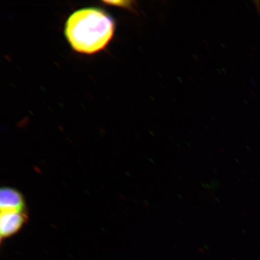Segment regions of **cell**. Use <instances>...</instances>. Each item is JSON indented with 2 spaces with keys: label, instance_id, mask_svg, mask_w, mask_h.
Segmentation results:
<instances>
[{
  "label": "cell",
  "instance_id": "cell-1",
  "mask_svg": "<svg viewBox=\"0 0 260 260\" xmlns=\"http://www.w3.org/2000/svg\"><path fill=\"white\" fill-rule=\"evenodd\" d=\"M115 22L102 9L85 8L71 15L64 34L71 46L81 54H93L105 49L115 34Z\"/></svg>",
  "mask_w": 260,
  "mask_h": 260
},
{
  "label": "cell",
  "instance_id": "cell-2",
  "mask_svg": "<svg viewBox=\"0 0 260 260\" xmlns=\"http://www.w3.org/2000/svg\"><path fill=\"white\" fill-rule=\"evenodd\" d=\"M27 216L25 212L2 211L0 216V236L3 239L9 238L17 233L23 226Z\"/></svg>",
  "mask_w": 260,
  "mask_h": 260
},
{
  "label": "cell",
  "instance_id": "cell-3",
  "mask_svg": "<svg viewBox=\"0 0 260 260\" xmlns=\"http://www.w3.org/2000/svg\"><path fill=\"white\" fill-rule=\"evenodd\" d=\"M0 209L2 211L25 212V202L22 194L11 188H2L0 191Z\"/></svg>",
  "mask_w": 260,
  "mask_h": 260
}]
</instances>
